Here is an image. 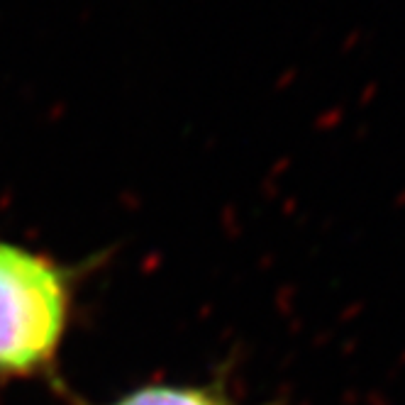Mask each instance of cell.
Returning <instances> with one entry per match:
<instances>
[{
    "label": "cell",
    "mask_w": 405,
    "mask_h": 405,
    "mask_svg": "<svg viewBox=\"0 0 405 405\" xmlns=\"http://www.w3.org/2000/svg\"><path fill=\"white\" fill-rule=\"evenodd\" d=\"M103 405H239L223 384H144Z\"/></svg>",
    "instance_id": "obj_2"
},
{
    "label": "cell",
    "mask_w": 405,
    "mask_h": 405,
    "mask_svg": "<svg viewBox=\"0 0 405 405\" xmlns=\"http://www.w3.org/2000/svg\"><path fill=\"white\" fill-rule=\"evenodd\" d=\"M78 269L0 239V384L54 371L76 301Z\"/></svg>",
    "instance_id": "obj_1"
}]
</instances>
